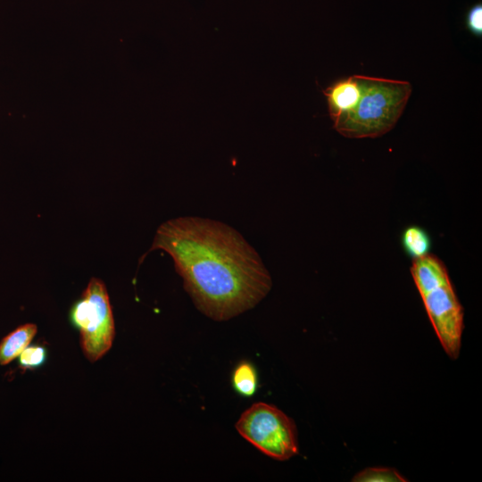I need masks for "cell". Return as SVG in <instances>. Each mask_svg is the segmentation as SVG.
Instances as JSON below:
<instances>
[{"mask_svg":"<svg viewBox=\"0 0 482 482\" xmlns=\"http://www.w3.org/2000/svg\"><path fill=\"white\" fill-rule=\"evenodd\" d=\"M162 250L194 304L216 321L256 306L272 281L258 253L232 227L215 220L179 217L163 222L148 252Z\"/></svg>","mask_w":482,"mask_h":482,"instance_id":"6da1fadb","label":"cell"},{"mask_svg":"<svg viewBox=\"0 0 482 482\" xmlns=\"http://www.w3.org/2000/svg\"><path fill=\"white\" fill-rule=\"evenodd\" d=\"M411 272L435 332L451 359H457L463 331V309L447 270L436 256L413 260Z\"/></svg>","mask_w":482,"mask_h":482,"instance_id":"7a4b0ae2","label":"cell"},{"mask_svg":"<svg viewBox=\"0 0 482 482\" xmlns=\"http://www.w3.org/2000/svg\"><path fill=\"white\" fill-rule=\"evenodd\" d=\"M359 102L347 114L333 122L334 129L349 138L378 137L390 131L411 96L410 82L362 76Z\"/></svg>","mask_w":482,"mask_h":482,"instance_id":"3957f363","label":"cell"},{"mask_svg":"<svg viewBox=\"0 0 482 482\" xmlns=\"http://www.w3.org/2000/svg\"><path fill=\"white\" fill-rule=\"evenodd\" d=\"M70 320L80 333V346L85 357L95 362L111 349L115 324L105 284L92 278L80 298L70 311Z\"/></svg>","mask_w":482,"mask_h":482,"instance_id":"277c9868","label":"cell"},{"mask_svg":"<svg viewBox=\"0 0 482 482\" xmlns=\"http://www.w3.org/2000/svg\"><path fill=\"white\" fill-rule=\"evenodd\" d=\"M235 427L242 437L277 461H287L299 452L295 421L274 405L253 403Z\"/></svg>","mask_w":482,"mask_h":482,"instance_id":"5b68a950","label":"cell"},{"mask_svg":"<svg viewBox=\"0 0 482 482\" xmlns=\"http://www.w3.org/2000/svg\"><path fill=\"white\" fill-rule=\"evenodd\" d=\"M362 90V75H353L336 81L322 91L333 122L355 107L360 100Z\"/></svg>","mask_w":482,"mask_h":482,"instance_id":"8992f818","label":"cell"},{"mask_svg":"<svg viewBox=\"0 0 482 482\" xmlns=\"http://www.w3.org/2000/svg\"><path fill=\"white\" fill-rule=\"evenodd\" d=\"M37 332L34 323H26L17 327L0 341V365L4 366L20 356L27 348Z\"/></svg>","mask_w":482,"mask_h":482,"instance_id":"52a82bcc","label":"cell"},{"mask_svg":"<svg viewBox=\"0 0 482 482\" xmlns=\"http://www.w3.org/2000/svg\"><path fill=\"white\" fill-rule=\"evenodd\" d=\"M231 382L236 393L244 397L253 396L258 388V375L253 364L240 362L232 372Z\"/></svg>","mask_w":482,"mask_h":482,"instance_id":"ba28073f","label":"cell"},{"mask_svg":"<svg viewBox=\"0 0 482 482\" xmlns=\"http://www.w3.org/2000/svg\"><path fill=\"white\" fill-rule=\"evenodd\" d=\"M402 245L409 256L417 259L428 254L431 240L422 228L411 226L403 233Z\"/></svg>","mask_w":482,"mask_h":482,"instance_id":"9c48e42d","label":"cell"},{"mask_svg":"<svg viewBox=\"0 0 482 482\" xmlns=\"http://www.w3.org/2000/svg\"><path fill=\"white\" fill-rule=\"evenodd\" d=\"M352 481L354 482H405L396 470L393 468L370 467L356 473Z\"/></svg>","mask_w":482,"mask_h":482,"instance_id":"30bf717a","label":"cell"},{"mask_svg":"<svg viewBox=\"0 0 482 482\" xmlns=\"http://www.w3.org/2000/svg\"><path fill=\"white\" fill-rule=\"evenodd\" d=\"M47 359V351L42 345H29L19 356L20 366L24 369L34 370L45 364Z\"/></svg>","mask_w":482,"mask_h":482,"instance_id":"8fae6325","label":"cell"},{"mask_svg":"<svg viewBox=\"0 0 482 482\" xmlns=\"http://www.w3.org/2000/svg\"><path fill=\"white\" fill-rule=\"evenodd\" d=\"M467 28L476 37L482 36V5L477 4L473 5L467 13Z\"/></svg>","mask_w":482,"mask_h":482,"instance_id":"7c38bea8","label":"cell"}]
</instances>
